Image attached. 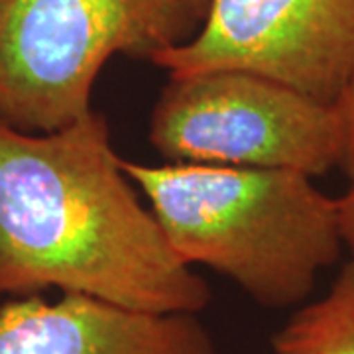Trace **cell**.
I'll return each mask as SVG.
<instances>
[{
  "label": "cell",
  "mask_w": 354,
  "mask_h": 354,
  "mask_svg": "<svg viewBox=\"0 0 354 354\" xmlns=\"http://www.w3.org/2000/svg\"><path fill=\"white\" fill-rule=\"evenodd\" d=\"M51 288L152 313L197 315L211 301L140 203L95 111L41 134L0 120V297Z\"/></svg>",
  "instance_id": "6da1fadb"
},
{
  "label": "cell",
  "mask_w": 354,
  "mask_h": 354,
  "mask_svg": "<svg viewBox=\"0 0 354 354\" xmlns=\"http://www.w3.org/2000/svg\"><path fill=\"white\" fill-rule=\"evenodd\" d=\"M177 258L232 279L256 304H301L341 256L339 199L313 177L270 167L122 160Z\"/></svg>",
  "instance_id": "7a4b0ae2"
},
{
  "label": "cell",
  "mask_w": 354,
  "mask_h": 354,
  "mask_svg": "<svg viewBox=\"0 0 354 354\" xmlns=\"http://www.w3.org/2000/svg\"><path fill=\"white\" fill-rule=\"evenodd\" d=\"M201 14L193 0H0V120L36 134L71 127L93 113L113 55L152 62Z\"/></svg>",
  "instance_id": "3957f363"
},
{
  "label": "cell",
  "mask_w": 354,
  "mask_h": 354,
  "mask_svg": "<svg viewBox=\"0 0 354 354\" xmlns=\"http://www.w3.org/2000/svg\"><path fill=\"white\" fill-rule=\"evenodd\" d=\"M158 152L183 164L291 169L309 177L341 167L335 106L242 69L169 77L150 120Z\"/></svg>",
  "instance_id": "277c9868"
},
{
  "label": "cell",
  "mask_w": 354,
  "mask_h": 354,
  "mask_svg": "<svg viewBox=\"0 0 354 354\" xmlns=\"http://www.w3.org/2000/svg\"><path fill=\"white\" fill-rule=\"evenodd\" d=\"M152 62L169 77L252 71L335 106L354 79V0H209L201 28Z\"/></svg>",
  "instance_id": "5b68a950"
},
{
  "label": "cell",
  "mask_w": 354,
  "mask_h": 354,
  "mask_svg": "<svg viewBox=\"0 0 354 354\" xmlns=\"http://www.w3.org/2000/svg\"><path fill=\"white\" fill-rule=\"evenodd\" d=\"M0 354H216L195 313H152L64 293L0 305Z\"/></svg>",
  "instance_id": "8992f818"
},
{
  "label": "cell",
  "mask_w": 354,
  "mask_h": 354,
  "mask_svg": "<svg viewBox=\"0 0 354 354\" xmlns=\"http://www.w3.org/2000/svg\"><path fill=\"white\" fill-rule=\"evenodd\" d=\"M274 354H354V258L274 337Z\"/></svg>",
  "instance_id": "52a82bcc"
},
{
  "label": "cell",
  "mask_w": 354,
  "mask_h": 354,
  "mask_svg": "<svg viewBox=\"0 0 354 354\" xmlns=\"http://www.w3.org/2000/svg\"><path fill=\"white\" fill-rule=\"evenodd\" d=\"M339 120L342 127V138H344V152H342L341 169L354 181V79L353 83L342 93L339 102L335 104Z\"/></svg>",
  "instance_id": "ba28073f"
},
{
  "label": "cell",
  "mask_w": 354,
  "mask_h": 354,
  "mask_svg": "<svg viewBox=\"0 0 354 354\" xmlns=\"http://www.w3.org/2000/svg\"><path fill=\"white\" fill-rule=\"evenodd\" d=\"M339 199V213H341V228L344 246L351 250L354 258V181H351V187Z\"/></svg>",
  "instance_id": "9c48e42d"
},
{
  "label": "cell",
  "mask_w": 354,
  "mask_h": 354,
  "mask_svg": "<svg viewBox=\"0 0 354 354\" xmlns=\"http://www.w3.org/2000/svg\"><path fill=\"white\" fill-rule=\"evenodd\" d=\"M193 2H199V4H205L209 8V0H193Z\"/></svg>",
  "instance_id": "30bf717a"
}]
</instances>
